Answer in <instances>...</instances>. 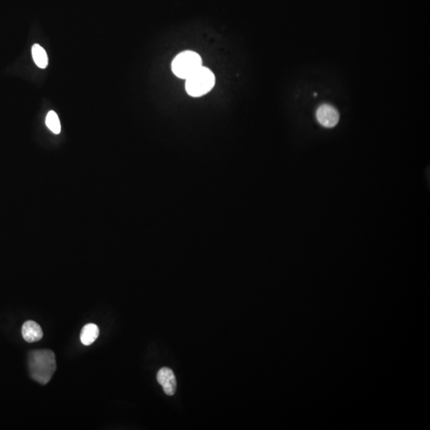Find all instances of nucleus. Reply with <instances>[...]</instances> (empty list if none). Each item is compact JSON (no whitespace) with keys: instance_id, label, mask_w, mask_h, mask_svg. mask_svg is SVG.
I'll use <instances>...</instances> for the list:
<instances>
[{"instance_id":"f257e3e1","label":"nucleus","mask_w":430,"mask_h":430,"mask_svg":"<svg viewBox=\"0 0 430 430\" xmlns=\"http://www.w3.org/2000/svg\"><path fill=\"white\" fill-rule=\"evenodd\" d=\"M28 367L31 378L42 385L51 381L56 371L55 353L51 350H35L30 352Z\"/></svg>"},{"instance_id":"f03ea898","label":"nucleus","mask_w":430,"mask_h":430,"mask_svg":"<svg viewBox=\"0 0 430 430\" xmlns=\"http://www.w3.org/2000/svg\"><path fill=\"white\" fill-rule=\"evenodd\" d=\"M215 77L206 67L202 66L186 79V90L190 96L199 98L210 92L214 86Z\"/></svg>"},{"instance_id":"7ed1b4c3","label":"nucleus","mask_w":430,"mask_h":430,"mask_svg":"<svg viewBox=\"0 0 430 430\" xmlns=\"http://www.w3.org/2000/svg\"><path fill=\"white\" fill-rule=\"evenodd\" d=\"M202 65V58L197 53L186 51L180 53L174 58L172 69L174 75L178 78L186 80Z\"/></svg>"},{"instance_id":"20e7f679","label":"nucleus","mask_w":430,"mask_h":430,"mask_svg":"<svg viewBox=\"0 0 430 430\" xmlns=\"http://www.w3.org/2000/svg\"><path fill=\"white\" fill-rule=\"evenodd\" d=\"M319 123L325 128H333L340 121V114L336 108L330 105H322L317 111Z\"/></svg>"},{"instance_id":"39448f33","label":"nucleus","mask_w":430,"mask_h":430,"mask_svg":"<svg viewBox=\"0 0 430 430\" xmlns=\"http://www.w3.org/2000/svg\"><path fill=\"white\" fill-rule=\"evenodd\" d=\"M157 381L168 395L172 396L176 393L177 384L175 374L170 368H161L157 374Z\"/></svg>"},{"instance_id":"423d86ee","label":"nucleus","mask_w":430,"mask_h":430,"mask_svg":"<svg viewBox=\"0 0 430 430\" xmlns=\"http://www.w3.org/2000/svg\"><path fill=\"white\" fill-rule=\"evenodd\" d=\"M22 338L28 343L39 341L43 337L42 327L33 320L25 322L22 327Z\"/></svg>"},{"instance_id":"0eeeda50","label":"nucleus","mask_w":430,"mask_h":430,"mask_svg":"<svg viewBox=\"0 0 430 430\" xmlns=\"http://www.w3.org/2000/svg\"><path fill=\"white\" fill-rule=\"evenodd\" d=\"M100 331L98 325L94 324H88L82 328L80 339L82 344L89 346L93 344L95 340L99 337Z\"/></svg>"},{"instance_id":"6e6552de","label":"nucleus","mask_w":430,"mask_h":430,"mask_svg":"<svg viewBox=\"0 0 430 430\" xmlns=\"http://www.w3.org/2000/svg\"><path fill=\"white\" fill-rule=\"evenodd\" d=\"M33 59L35 64L41 69H45L48 65V56L45 50L38 44H35L32 47Z\"/></svg>"},{"instance_id":"1a4fd4ad","label":"nucleus","mask_w":430,"mask_h":430,"mask_svg":"<svg viewBox=\"0 0 430 430\" xmlns=\"http://www.w3.org/2000/svg\"><path fill=\"white\" fill-rule=\"evenodd\" d=\"M45 124L48 129L55 134L61 132V124L59 118L55 111H50L45 118Z\"/></svg>"}]
</instances>
